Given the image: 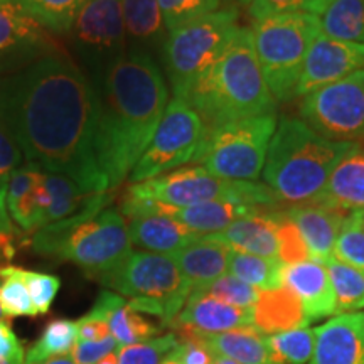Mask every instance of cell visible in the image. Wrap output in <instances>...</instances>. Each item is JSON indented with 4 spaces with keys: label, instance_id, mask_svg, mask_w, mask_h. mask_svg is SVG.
Instances as JSON below:
<instances>
[{
    "label": "cell",
    "instance_id": "45",
    "mask_svg": "<svg viewBox=\"0 0 364 364\" xmlns=\"http://www.w3.org/2000/svg\"><path fill=\"white\" fill-rule=\"evenodd\" d=\"M120 349L117 339L108 336L107 339L98 341V343H88V341H76L73 346L70 356L76 364H97L107 358L108 354L117 353Z\"/></svg>",
    "mask_w": 364,
    "mask_h": 364
},
{
    "label": "cell",
    "instance_id": "1",
    "mask_svg": "<svg viewBox=\"0 0 364 364\" xmlns=\"http://www.w3.org/2000/svg\"><path fill=\"white\" fill-rule=\"evenodd\" d=\"M97 91L65 51L0 76V129L22 156L75 181L86 194L107 193L95 150Z\"/></svg>",
    "mask_w": 364,
    "mask_h": 364
},
{
    "label": "cell",
    "instance_id": "16",
    "mask_svg": "<svg viewBox=\"0 0 364 364\" xmlns=\"http://www.w3.org/2000/svg\"><path fill=\"white\" fill-rule=\"evenodd\" d=\"M311 364H364V312H346L316 327Z\"/></svg>",
    "mask_w": 364,
    "mask_h": 364
},
{
    "label": "cell",
    "instance_id": "3",
    "mask_svg": "<svg viewBox=\"0 0 364 364\" xmlns=\"http://www.w3.org/2000/svg\"><path fill=\"white\" fill-rule=\"evenodd\" d=\"M112 194H91L86 206L66 220L51 223L33 236L36 253L71 262L98 280L132 253V240L124 215L105 209Z\"/></svg>",
    "mask_w": 364,
    "mask_h": 364
},
{
    "label": "cell",
    "instance_id": "32",
    "mask_svg": "<svg viewBox=\"0 0 364 364\" xmlns=\"http://www.w3.org/2000/svg\"><path fill=\"white\" fill-rule=\"evenodd\" d=\"M284 265L279 258H265L257 255L231 252L228 272L245 284L258 290H273L282 287Z\"/></svg>",
    "mask_w": 364,
    "mask_h": 364
},
{
    "label": "cell",
    "instance_id": "9",
    "mask_svg": "<svg viewBox=\"0 0 364 364\" xmlns=\"http://www.w3.org/2000/svg\"><path fill=\"white\" fill-rule=\"evenodd\" d=\"M127 196L152 199L174 208H189L208 201H236L272 206L279 199L257 181H231L213 176L203 166L182 167L154 179L132 184Z\"/></svg>",
    "mask_w": 364,
    "mask_h": 364
},
{
    "label": "cell",
    "instance_id": "27",
    "mask_svg": "<svg viewBox=\"0 0 364 364\" xmlns=\"http://www.w3.org/2000/svg\"><path fill=\"white\" fill-rule=\"evenodd\" d=\"M204 341L213 354L238 364H280L272 353L267 336L257 327L204 336Z\"/></svg>",
    "mask_w": 364,
    "mask_h": 364
},
{
    "label": "cell",
    "instance_id": "34",
    "mask_svg": "<svg viewBox=\"0 0 364 364\" xmlns=\"http://www.w3.org/2000/svg\"><path fill=\"white\" fill-rule=\"evenodd\" d=\"M78 341V324L70 318H56L44 327L41 338L27 349L24 364H39L70 354Z\"/></svg>",
    "mask_w": 364,
    "mask_h": 364
},
{
    "label": "cell",
    "instance_id": "49",
    "mask_svg": "<svg viewBox=\"0 0 364 364\" xmlns=\"http://www.w3.org/2000/svg\"><path fill=\"white\" fill-rule=\"evenodd\" d=\"M26 356L21 341L9 322L0 321V358H17Z\"/></svg>",
    "mask_w": 364,
    "mask_h": 364
},
{
    "label": "cell",
    "instance_id": "37",
    "mask_svg": "<svg viewBox=\"0 0 364 364\" xmlns=\"http://www.w3.org/2000/svg\"><path fill=\"white\" fill-rule=\"evenodd\" d=\"M0 307L6 317H36L39 316L36 311L29 290L14 267L0 268Z\"/></svg>",
    "mask_w": 364,
    "mask_h": 364
},
{
    "label": "cell",
    "instance_id": "43",
    "mask_svg": "<svg viewBox=\"0 0 364 364\" xmlns=\"http://www.w3.org/2000/svg\"><path fill=\"white\" fill-rule=\"evenodd\" d=\"M14 268H16V273L21 277L27 290H29L36 311H38V314H48L59 292L61 280L56 275H49V273L31 272L19 267Z\"/></svg>",
    "mask_w": 364,
    "mask_h": 364
},
{
    "label": "cell",
    "instance_id": "53",
    "mask_svg": "<svg viewBox=\"0 0 364 364\" xmlns=\"http://www.w3.org/2000/svg\"><path fill=\"white\" fill-rule=\"evenodd\" d=\"M213 364H238V363H235V361H231V359L223 358V356H218V354H215V359H213Z\"/></svg>",
    "mask_w": 364,
    "mask_h": 364
},
{
    "label": "cell",
    "instance_id": "55",
    "mask_svg": "<svg viewBox=\"0 0 364 364\" xmlns=\"http://www.w3.org/2000/svg\"><path fill=\"white\" fill-rule=\"evenodd\" d=\"M162 364H179V363H177L176 359H172L171 356H167L166 359H164V363H162Z\"/></svg>",
    "mask_w": 364,
    "mask_h": 364
},
{
    "label": "cell",
    "instance_id": "58",
    "mask_svg": "<svg viewBox=\"0 0 364 364\" xmlns=\"http://www.w3.org/2000/svg\"><path fill=\"white\" fill-rule=\"evenodd\" d=\"M363 225H364V216H363Z\"/></svg>",
    "mask_w": 364,
    "mask_h": 364
},
{
    "label": "cell",
    "instance_id": "14",
    "mask_svg": "<svg viewBox=\"0 0 364 364\" xmlns=\"http://www.w3.org/2000/svg\"><path fill=\"white\" fill-rule=\"evenodd\" d=\"M59 51L56 41L19 4L0 2V76Z\"/></svg>",
    "mask_w": 364,
    "mask_h": 364
},
{
    "label": "cell",
    "instance_id": "11",
    "mask_svg": "<svg viewBox=\"0 0 364 364\" xmlns=\"http://www.w3.org/2000/svg\"><path fill=\"white\" fill-rule=\"evenodd\" d=\"M208 134L201 115L186 100L174 97L164 112L152 142L129 176L130 182L139 184L191 162L198 164Z\"/></svg>",
    "mask_w": 364,
    "mask_h": 364
},
{
    "label": "cell",
    "instance_id": "28",
    "mask_svg": "<svg viewBox=\"0 0 364 364\" xmlns=\"http://www.w3.org/2000/svg\"><path fill=\"white\" fill-rule=\"evenodd\" d=\"M260 211V206L236 201H208L176 211L177 221L199 235H215L225 230L231 223Z\"/></svg>",
    "mask_w": 364,
    "mask_h": 364
},
{
    "label": "cell",
    "instance_id": "50",
    "mask_svg": "<svg viewBox=\"0 0 364 364\" xmlns=\"http://www.w3.org/2000/svg\"><path fill=\"white\" fill-rule=\"evenodd\" d=\"M39 364H76L73 361V358L70 354H65V356H58V358H53V359H48V361H43Z\"/></svg>",
    "mask_w": 364,
    "mask_h": 364
},
{
    "label": "cell",
    "instance_id": "4",
    "mask_svg": "<svg viewBox=\"0 0 364 364\" xmlns=\"http://www.w3.org/2000/svg\"><path fill=\"white\" fill-rule=\"evenodd\" d=\"M356 144L332 142L302 118L284 117L268 145L262 177L279 201L312 203L341 159Z\"/></svg>",
    "mask_w": 364,
    "mask_h": 364
},
{
    "label": "cell",
    "instance_id": "48",
    "mask_svg": "<svg viewBox=\"0 0 364 364\" xmlns=\"http://www.w3.org/2000/svg\"><path fill=\"white\" fill-rule=\"evenodd\" d=\"M76 324H78V341L98 343V341H103L108 336H112L108 322L102 317L91 316V314H86L80 321H76Z\"/></svg>",
    "mask_w": 364,
    "mask_h": 364
},
{
    "label": "cell",
    "instance_id": "19",
    "mask_svg": "<svg viewBox=\"0 0 364 364\" xmlns=\"http://www.w3.org/2000/svg\"><path fill=\"white\" fill-rule=\"evenodd\" d=\"M284 215L270 213L265 209L248 215L241 220L231 223L220 233L208 235L220 241L228 250L236 253L257 255L265 258H279V226Z\"/></svg>",
    "mask_w": 364,
    "mask_h": 364
},
{
    "label": "cell",
    "instance_id": "52",
    "mask_svg": "<svg viewBox=\"0 0 364 364\" xmlns=\"http://www.w3.org/2000/svg\"><path fill=\"white\" fill-rule=\"evenodd\" d=\"M97 364H118V351L108 354L107 358H103L102 361H98Z\"/></svg>",
    "mask_w": 364,
    "mask_h": 364
},
{
    "label": "cell",
    "instance_id": "56",
    "mask_svg": "<svg viewBox=\"0 0 364 364\" xmlns=\"http://www.w3.org/2000/svg\"><path fill=\"white\" fill-rule=\"evenodd\" d=\"M4 317H6V316H4V312H2V307H0V321H4Z\"/></svg>",
    "mask_w": 364,
    "mask_h": 364
},
{
    "label": "cell",
    "instance_id": "26",
    "mask_svg": "<svg viewBox=\"0 0 364 364\" xmlns=\"http://www.w3.org/2000/svg\"><path fill=\"white\" fill-rule=\"evenodd\" d=\"M309 324L311 321L304 312L302 302L287 285L263 290L253 307V326L263 334H279Z\"/></svg>",
    "mask_w": 364,
    "mask_h": 364
},
{
    "label": "cell",
    "instance_id": "17",
    "mask_svg": "<svg viewBox=\"0 0 364 364\" xmlns=\"http://www.w3.org/2000/svg\"><path fill=\"white\" fill-rule=\"evenodd\" d=\"M7 211L26 233L46 226L48 191L44 186V169L39 164L27 162L11 176L7 184Z\"/></svg>",
    "mask_w": 364,
    "mask_h": 364
},
{
    "label": "cell",
    "instance_id": "47",
    "mask_svg": "<svg viewBox=\"0 0 364 364\" xmlns=\"http://www.w3.org/2000/svg\"><path fill=\"white\" fill-rule=\"evenodd\" d=\"M7 189L0 191V258L11 260L16 255V228L7 211Z\"/></svg>",
    "mask_w": 364,
    "mask_h": 364
},
{
    "label": "cell",
    "instance_id": "57",
    "mask_svg": "<svg viewBox=\"0 0 364 364\" xmlns=\"http://www.w3.org/2000/svg\"><path fill=\"white\" fill-rule=\"evenodd\" d=\"M0 2H11V0H0Z\"/></svg>",
    "mask_w": 364,
    "mask_h": 364
},
{
    "label": "cell",
    "instance_id": "13",
    "mask_svg": "<svg viewBox=\"0 0 364 364\" xmlns=\"http://www.w3.org/2000/svg\"><path fill=\"white\" fill-rule=\"evenodd\" d=\"M70 34L90 80L98 78L127 53L122 0H86Z\"/></svg>",
    "mask_w": 364,
    "mask_h": 364
},
{
    "label": "cell",
    "instance_id": "35",
    "mask_svg": "<svg viewBox=\"0 0 364 364\" xmlns=\"http://www.w3.org/2000/svg\"><path fill=\"white\" fill-rule=\"evenodd\" d=\"M46 31L70 34L86 0H14Z\"/></svg>",
    "mask_w": 364,
    "mask_h": 364
},
{
    "label": "cell",
    "instance_id": "2",
    "mask_svg": "<svg viewBox=\"0 0 364 364\" xmlns=\"http://www.w3.org/2000/svg\"><path fill=\"white\" fill-rule=\"evenodd\" d=\"M91 81L97 91L98 166L110 188H118L152 142L169 90L156 59L140 49L127 51Z\"/></svg>",
    "mask_w": 364,
    "mask_h": 364
},
{
    "label": "cell",
    "instance_id": "25",
    "mask_svg": "<svg viewBox=\"0 0 364 364\" xmlns=\"http://www.w3.org/2000/svg\"><path fill=\"white\" fill-rule=\"evenodd\" d=\"M91 316L102 317L110 326V332L120 348L130 344H139L152 339L159 332V327L140 316L130 307L129 300L112 290H102L97 302L93 304Z\"/></svg>",
    "mask_w": 364,
    "mask_h": 364
},
{
    "label": "cell",
    "instance_id": "6",
    "mask_svg": "<svg viewBox=\"0 0 364 364\" xmlns=\"http://www.w3.org/2000/svg\"><path fill=\"white\" fill-rule=\"evenodd\" d=\"M255 53L275 102L297 97V86L314 41L322 33L321 17L312 14H279L253 21Z\"/></svg>",
    "mask_w": 364,
    "mask_h": 364
},
{
    "label": "cell",
    "instance_id": "31",
    "mask_svg": "<svg viewBox=\"0 0 364 364\" xmlns=\"http://www.w3.org/2000/svg\"><path fill=\"white\" fill-rule=\"evenodd\" d=\"M44 186L49 198L46 225L75 216L86 206L91 196L86 194L70 177L54 172H44Z\"/></svg>",
    "mask_w": 364,
    "mask_h": 364
},
{
    "label": "cell",
    "instance_id": "10",
    "mask_svg": "<svg viewBox=\"0 0 364 364\" xmlns=\"http://www.w3.org/2000/svg\"><path fill=\"white\" fill-rule=\"evenodd\" d=\"M277 124L275 113H268L228 122L209 130L198 164L223 179L257 181L265 167Z\"/></svg>",
    "mask_w": 364,
    "mask_h": 364
},
{
    "label": "cell",
    "instance_id": "40",
    "mask_svg": "<svg viewBox=\"0 0 364 364\" xmlns=\"http://www.w3.org/2000/svg\"><path fill=\"white\" fill-rule=\"evenodd\" d=\"M220 6L221 0H159L164 26L169 33L199 17L220 11Z\"/></svg>",
    "mask_w": 364,
    "mask_h": 364
},
{
    "label": "cell",
    "instance_id": "12",
    "mask_svg": "<svg viewBox=\"0 0 364 364\" xmlns=\"http://www.w3.org/2000/svg\"><path fill=\"white\" fill-rule=\"evenodd\" d=\"M300 117L332 142H364V70L306 95Z\"/></svg>",
    "mask_w": 364,
    "mask_h": 364
},
{
    "label": "cell",
    "instance_id": "8",
    "mask_svg": "<svg viewBox=\"0 0 364 364\" xmlns=\"http://www.w3.org/2000/svg\"><path fill=\"white\" fill-rule=\"evenodd\" d=\"M98 282L122 297H129L130 307L136 312L156 316L167 326L179 316L191 295L189 282L171 255L132 252Z\"/></svg>",
    "mask_w": 364,
    "mask_h": 364
},
{
    "label": "cell",
    "instance_id": "42",
    "mask_svg": "<svg viewBox=\"0 0 364 364\" xmlns=\"http://www.w3.org/2000/svg\"><path fill=\"white\" fill-rule=\"evenodd\" d=\"M334 0H252L250 16L253 21L279 14H312L321 17Z\"/></svg>",
    "mask_w": 364,
    "mask_h": 364
},
{
    "label": "cell",
    "instance_id": "36",
    "mask_svg": "<svg viewBox=\"0 0 364 364\" xmlns=\"http://www.w3.org/2000/svg\"><path fill=\"white\" fill-rule=\"evenodd\" d=\"M272 353L280 364H307L316 349V329L300 327L267 336Z\"/></svg>",
    "mask_w": 364,
    "mask_h": 364
},
{
    "label": "cell",
    "instance_id": "46",
    "mask_svg": "<svg viewBox=\"0 0 364 364\" xmlns=\"http://www.w3.org/2000/svg\"><path fill=\"white\" fill-rule=\"evenodd\" d=\"M22 156L19 145L14 142V139L6 130L0 129V191L7 189L9 179L17 167L21 166Z\"/></svg>",
    "mask_w": 364,
    "mask_h": 364
},
{
    "label": "cell",
    "instance_id": "39",
    "mask_svg": "<svg viewBox=\"0 0 364 364\" xmlns=\"http://www.w3.org/2000/svg\"><path fill=\"white\" fill-rule=\"evenodd\" d=\"M193 292L211 295V297L223 300V302L226 304H231V306L235 307L253 309L258 297H260L262 290L245 284L243 280L236 279L231 273H226V275L220 277V279L213 282V284L203 287V289L193 290Z\"/></svg>",
    "mask_w": 364,
    "mask_h": 364
},
{
    "label": "cell",
    "instance_id": "15",
    "mask_svg": "<svg viewBox=\"0 0 364 364\" xmlns=\"http://www.w3.org/2000/svg\"><path fill=\"white\" fill-rule=\"evenodd\" d=\"M364 70V44L334 39L321 33L307 54L297 86V97H306L322 86L341 81Z\"/></svg>",
    "mask_w": 364,
    "mask_h": 364
},
{
    "label": "cell",
    "instance_id": "24",
    "mask_svg": "<svg viewBox=\"0 0 364 364\" xmlns=\"http://www.w3.org/2000/svg\"><path fill=\"white\" fill-rule=\"evenodd\" d=\"M127 226H129L132 245L150 253L171 255V257L201 236L177 221L176 218L167 215L132 218Z\"/></svg>",
    "mask_w": 364,
    "mask_h": 364
},
{
    "label": "cell",
    "instance_id": "22",
    "mask_svg": "<svg viewBox=\"0 0 364 364\" xmlns=\"http://www.w3.org/2000/svg\"><path fill=\"white\" fill-rule=\"evenodd\" d=\"M312 203L364 216V147L356 144L334 167L326 188Z\"/></svg>",
    "mask_w": 364,
    "mask_h": 364
},
{
    "label": "cell",
    "instance_id": "23",
    "mask_svg": "<svg viewBox=\"0 0 364 364\" xmlns=\"http://www.w3.org/2000/svg\"><path fill=\"white\" fill-rule=\"evenodd\" d=\"M231 250L211 236L201 235L188 247L172 255L184 279L189 282L191 292L203 289L228 273Z\"/></svg>",
    "mask_w": 364,
    "mask_h": 364
},
{
    "label": "cell",
    "instance_id": "33",
    "mask_svg": "<svg viewBox=\"0 0 364 364\" xmlns=\"http://www.w3.org/2000/svg\"><path fill=\"white\" fill-rule=\"evenodd\" d=\"M336 295V314L359 312L364 309V270L329 258L326 263Z\"/></svg>",
    "mask_w": 364,
    "mask_h": 364
},
{
    "label": "cell",
    "instance_id": "44",
    "mask_svg": "<svg viewBox=\"0 0 364 364\" xmlns=\"http://www.w3.org/2000/svg\"><path fill=\"white\" fill-rule=\"evenodd\" d=\"M277 240H279V260L282 265H295V263L312 260L311 250L304 236L300 235L299 228L285 215L279 226Z\"/></svg>",
    "mask_w": 364,
    "mask_h": 364
},
{
    "label": "cell",
    "instance_id": "38",
    "mask_svg": "<svg viewBox=\"0 0 364 364\" xmlns=\"http://www.w3.org/2000/svg\"><path fill=\"white\" fill-rule=\"evenodd\" d=\"M179 344L174 332L118 349V364H162Z\"/></svg>",
    "mask_w": 364,
    "mask_h": 364
},
{
    "label": "cell",
    "instance_id": "7",
    "mask_svg": "<svg viewBox=\"0 0 364 364\" xmlns=\"http://www.w3.org/2000/svg\"><path fill=\"white\" fill-rule=\"evenodd\" d=\"M238 29V14L235 9H225L171 31L164 43V66L176 98L188 102Z\"/></svg>",
    "mask_w": 364,
    "mask_h": 364
},
{
    "label": "cell",
    "instance_id": "20",
    "mask_svg": "<svg viewBox=\"0 0 364 364\" xmlns=\"http://www.w3.org/2000/svg\"><path fill=\"white\" fill-rule=\"evenodd\" d=\"M285 216L299 228L311 250L312 260L326 263L332 258L336 241L348 218L344 211L321 203H302L294 204Z\"/></svg>",
    "mask_w": 364,
    "mask_h": 364
},
{
    "label": "cell",
    "instance_id": "21",
    "mask_svg": "<svg viewBox=\"0 0 364 364\" xmlns=\"http://www.w3.org/2000/svg\"><path fill=\"white\" fill-rule=\"evenodd\" d=\"M282 285L294 290L311 322L336 314L334 289L324 263L309 260L295 265H284Z\"/></svg>",
    "mask_w": 364,
    "mask_h": 364
},
{
    "label": "cell",
    "instance_id": "18",
    "mask_svg": "<svg viewBox=\"0 0 364 364\" xmlns=\"http://www.w3.org/2000/svg\"><path fill=\"white\" fill-rule=\"evenodd\" d=\"M169 326L211 336L253 326V309L235 307L211 295L191 292L188 302Z\"/></svg>",
    "mask_w": 364,
    "mask_h": 364
},
{
    "label": "cell",
    "instance_id": "54",
    "mask_svg": "<svg viewBox=\"0 0 364 364\" xmlns=\"http://www.w3.org/2000/svg\"><path fill=\"white\" fill-rule=\"evenodd\" d=\"M231 2L241 4V6H250V4H252V0H231Z\"/></svg>",
    "mask_w": 364,
    "mask_h": 364
},
{
    "label": "cell",
    "instance_id": "30",
    "mask_svg": "<svg viewBox=\"0 0 364 364\" xmlns=\"http://www.w3.org/2000/svg\"><path fill=\"white\" fill-rule=\"evenodd\" d=\"M322 33L364 44V0H334L321 16Z\"/></svg>",
    "mask_w": 364,
    "mask_h": 364
},
{
    "label": "cell",
    "instance_id": "5",
    "mask_svg": "<svg viewBox=\"0 0 364 364\" xmlns=\"http://www.w3.org/2000/svg\"><path fill=\"white\" fill-rule=\"evenodd\" d=\"M188 103L201 115L208 130L241 118L275 113V98L258 65L252 29L240 26L225 54L196 86Z\"/></svg>",
    "mask_w": 364,
    "mask_h": 364
},
{
    "label": "cell",
    "instance_id": "41",
    "mask_svg": "<svg viewBox=\"0 0 364 364\" xmlns=\"http://www.w3.org/2000/svg\"><path fill=\"white\" fill-rule=\"evenodd\" d=\"M332 257L364 270V225L363 215H348L336 241Z\"/></svg>",
    "mask_w": 364,
    "mask_h": 364
},
{
    "label": "cell",
    "instance_id": "51",
    "mask_svg": "<svg viewBox=\"0 0 364 364\" xmlns=\"http://www.w3.org/2000/svg\"><path fill=\"white\" fill-rule=\"evenodd\" d=\"M26 356H17V358H0V364H24Z\"/></svg>",
    "mask_w": 364,
    "mask_h": 364
},
{
    "label": "cell",
    "instance_id": "29",
    "mask_svg": "<svg viewBox=\"0 0 364 364\" xmlns=\"http://www.w3.org/2000/svg\"><path fill=\"white\" fill-rule=\"evenodd\" d=\"M127 38L139 44H157L164 36L159 0H122Z\"/></svg>",
    "mask_w": 364,
    "mask_h": 364
}]
</instances>
